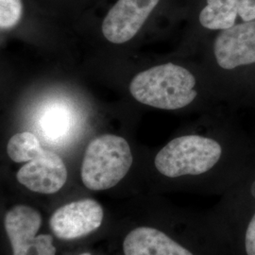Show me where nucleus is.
<instances>
[{
    "label": "nucleus",
    "mask_w": 255,
    "mask_h": 255,
    "mask_svg": "<svg viewBox=\"0 0 255 255\" xmlns=\"http://www.w3.org/2000/svg\"><path fill=\"white\" fill-rule=\"evenodd\" d=\"M194 75L178 64L153 66L134 76L129 92L138 102L157 109L184 108L197 98Z\"/></svg>",
    "instance_id": "f257e3e1"
},
{
    "label": "nucleus",
    "mask_w": 255,
    "mask_h": 255,
    "mask_svg": "<svg viewBox=\"0 0 255 255\" xmlns=\"http://www.w3.org/2000/svg\"><path fill=\"white\" fill-rule=\"evenodd\" d=\"M132 160L130 147L124 138L114 134L97 137L89 143L83 156L82 182L94 191L112 188L127 175Z\"/></svg>",
    "instance_id": "f03ea898"
},
{
    "label": "nucleus",
    "mask_w": 255,
    "mask_h": 255,
    "mask_svg": "<svg viewBox=\"0 0 255 255\" xmlns=\"http://www.w3.org/2000/svg\"><path fill=\"white\" fill-rule=\"evenodd\" d=\"M223 147L215 139L197 134L177 137L157 153L155 167L167 178L199 176L219 164Z\"/></svg>",
    "instance_id": "7ed1b4c3"
},
{
    "label": "nucleus",
    "mask_w": 255,
    "mask_h": 255,
    "mask_svg": "<svg viewBox=\"0 0 255 255\" xmlns=\"http://www.w3.org/2000/svg\"><path fill=\"white\" fill-rule=\"evenodd\" d=\"M42 225V216L27 205H16L5 218V230L11 244L12 255H56L53 238L36 236Z\"/></svg>",
    "instance_id": "20e7f679"
},
{
    "label": "nucleus",
    "mask_w": 255,
    "mask_h": 255,
    "mask_svg": "<svg viewBox=\"0 0 255 255\" xmlns=\"http://www.w3.org/2000/svg\"><path fill=\"white\" fill-rule=\"evenodd\" d=\"M103 216V209L98 201L84 199L56 210L49 220V226L58 238L73 240L100 228Z\"/></svg>",
    "instance_id": "39448f33"
},
{
    "label": "nucleus",
    "mask_w": 255,
    "mask_h": 255,
    "mask_svg": "<svg viewBox=\"0 0 255 255\" xmlns=\"http://www.w3.org/2000/svg\"><path fill=\"white\" fill-rule=\"evenodd\" d=\"M160 0H119L102 23V33L113 44H124L135 36Z\"/></svg>",
    "instance_id": "423d86ee"
},
{
    "label": "nucleus",
    "mask_w": 255,
    "mask_h": 255,
    "mask_svg": "<svg viewBox=\"0 0 255 255\" xmlns=\"http://www.w3.org/2000/svg\"><path fill=\"white\" fill-rule=\"evenodd\" d=\"M214 54L226 70L255 64V21L221 30L214 42Z\"/></svg>",
    "instance_id": "0eeeda50"
},
{
    "label": "nucleus",
    "mask_w": 255,
    "mask_h": 255,
    "mask_svg": "<svg viewBox=\"0 0 255 255\" xmlns=\"http://www.w3.org/2000/svg\"><path fill=\"white\" fill-rule=\"evenodd\" d=\"M16 178L30 191L54 194L65 184L67 169L59 155L44 150L34 160L24 164L19 169Z\"/></svg>",
    "instance_id": "6e6552de"
},
{
    "label": "nucleus",
    "mask_w": 255,
    "mask_h": 255,
    "mask_svg": "<svg viewBox=\"0 0 255 255\" xmlns=\"http://www.w3.org/2000/svg\"><path fill=\"white\" fill-rule=\"evenodd\" d=\"M241 23L255 21V0H206L200 23L212 30H224Z\"/></svg>",
    "instance_id": "1a4fd4ad"
},
{
    "label": "nucleus",
    "mask_w": 255,
    "mask_h": 255,
    "mask_svg": "<svg viewBox=\"0 0 255 255\" xmlns=\"http://www.w3.org/2000/svg\"><path fill=\"white\" fill-rule=\"evenodd\" d=\"M123 252L125 255H194L164 232L150 227H139L128 233Z\"/></svg>",
    "instance_id": "9d476101"
},
{
    "label": "nucleus",
    "mask_w": 255,
    "mask_h": 255,
    "mask_svg": "<svg viewBox=\"0 0 255 255\" xmlns=\"http://www.w3.org/2000/svg\"><path fill=\"white\" fill-rule=\"evenodd\" d=\"M71 124L70 111L59 104L47 107L40 119V127L44 135L52 141L64 137L69 131Z\"/></svg>",
    "instance_id": "9b49d317"
},
{
    "label": "nucleus",
    "mask_w": 255,
    "mask_h": 255,
    "mask_svg": "<svg viewBox=\"0 0 255 255\" xmlns=\"http://www.w3.org/2000/svg\"><path fill=\"white\" fill-rule=\"evenodd\" d=\"M44 150L38 138L28 131L11 136L7 146V153L15 163H28L42 154Z\"/></svg>",
    "instance_id": "f8f14e48"
},
{
    "label": "nucleus",
    "mask_w": 255,
    "mask_h": 255,
    "mask_svg": "<svg viewBox=\"0 0 255 255\" xmlns=\"http://www.w3.org/2000/svg\"><path fill=\"white\" fill-rule=\"evenodd\" d=\"M243 219L237 227V234L232 237V248L238 255H255V204H251L242 214Z\"/></svg>",
    "instance_id": "ddd939ff"
},
{
    "label": "nucleus",
    "mask_w": 255,
    "mask_h": 255,
    "mask_svg": "<svg viewBox=\"0 0 255 255\" xmlns=\"http://www.w3.org/2000/svg\"><path fill=\"white\" fill-rule=\"evenodd\" d=\"M23 5L21 0H0V27L9 30L15 27L22 17Z\"/></svg>",
    "instance_id": "4468645a"
},
{
    "label": "nucleus",
    "mask_w": 255,
    "mask_h": 255,
    "mask_svg": "<svg viewBox=\"0 0 255 255\" xmlns=\"http://www.w3.org/2000/svg\"><path fill=\"white\" fill-rule=\"evenodd\" d=\"M91 255L90 254H82V255Z\"/></svg>",
    "instance_id": "2eb2a0df"
}]
</instances>
